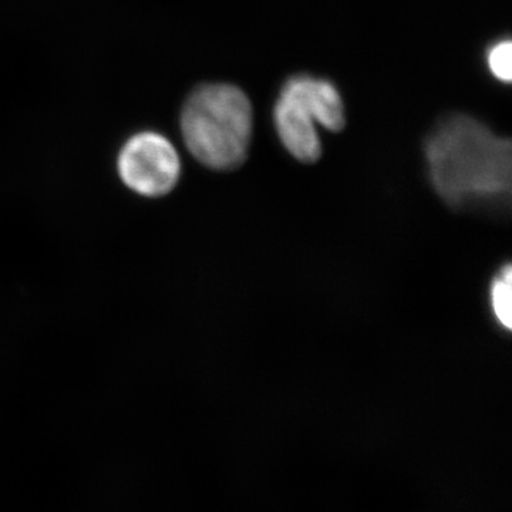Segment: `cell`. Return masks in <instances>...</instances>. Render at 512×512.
Segmentation results:
<instances>
[{
    "instance_id": "cell-6",
    "label": "cell",
    "mask_w": 512,
    "mask_h": 512,
    "mask_svg": "<svg viewBox=\"0 0 512 512\" xmlns=\"http://www.w3.org/2000/svg\"><path fill=\"white\" fill-rule=\"evenodd\" d=\"M490 296L495 319L505 330H511L512 269L510 264L503 266L495 276L491 284Z\"/></svg>"
},
{
    "instance_id": "cell-7",
    "label": "cell",
    "mask_w": 512,
    "mask_h": 512,
    "mask_svg": "<svg viewBox=\"0 0 512 512\" xmlns=\"http://www.w3.org/2000/svg\"><path fill=\"white\" fill-rule=\"evenodd\" d=\"M488 67L495 79L510 83L512 79V45L510 40H500L490 47L487 55Z\"/></svg>"
},
{
    "instance_id": "cell-3",
    "label": "cell",
    "mask_w": 512,
    "mask_h": 512,
    "mask_svg": "<svg viewBox=\"0 0 512 512\" xmlns=\"http://www.w3.org/2000/svg\"><path fill=\"white\" fill-rule=\"evenodd\" d=\"M117 168L121 181L143 197L157 198L174 190L180 181L181 161L171 141L153 131L127 140Z\"/></svg>"
},
{
    "instance_id": "cell-5",
    "label": "cell",
    "mask_w": 512,
    "mask_h": 512,
    "mask_svg": "<svg viewBox=\"0 0 512 512\" xmlns=\"http://www.w3.org/2000/svg\"><path fill=\"white\" fill-rule=\"evenodd\" d=\"M284 89L295 94L308 106L316 123L330 131H342L345 128V106L339 90L328 80L298 74L286 80Z\"/></svg>"
},
{
    "instance_id": "cell-1",
    "label": "cell",
    "mask_w": 512,
    "mask_h": 512,
    "mask_svg": "<svg viewBox=\"0 0 512 512\" xmlns=\"http://www.w3.org/2000/svg\"><path fill=\"white\" fill-rule=\"evenodd\" d=\"M431 184L458 211H501L511 200V141L485 124L451 114L424 143Z\"/></svg>"
},
{
    "instance_id": "cell-4",
    "label": "cell",
    "mask_w": 512,
    "mask_h": 512,
    "mask_svg": "<svg viewBox=\"0 0 512 512\" xmlns=\"http://www.w3.org/2000/svg\"><path fill=\"white\" fill-rule=\"evenodd\" d=\"M276 131L286 150L296 160L311 164L322 154V143L312 111L295 94L282 87L274 110Z\"/></svg>"
},
{
    "instance_id": "cell-2",
    "label": "cell",
    "mask_w": 512,
    "mask_h": 512,
    "mask_svg": "<svg viewBox=\"0 0 512 512\" xmlns=\"http://www.w3.org/2000/svg\"><path fill=\"white\" fill-rule=\"evenodd\" d=\"M181 131L188 150L202 165L235 170L247 160L251 144V101L231 84H204L185 101Z\"/></svg>"
}]
</instances>
